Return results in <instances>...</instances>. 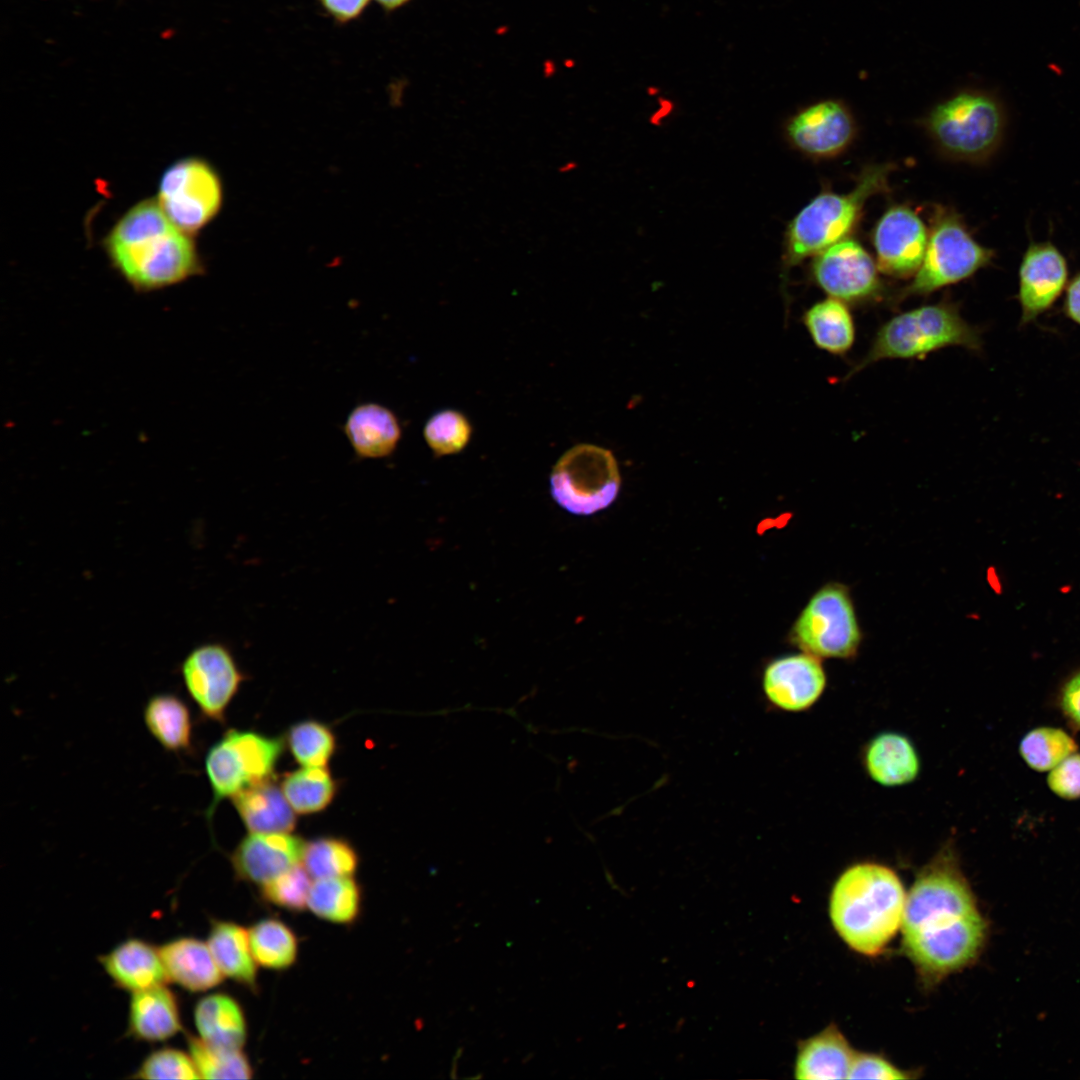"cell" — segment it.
Returning <instances> with one entry per match:
<instances>
[{
	"label": "cell",
	"instance_id": "cell-1",
	"mask_svg": "<svg viewBox=\"0 0 1080 1080\" xmlns=\"http://www.w3.org/2000/svg\"><path fill=\"white\" fill-rule=\"evenodd\" d=\"M901 931L905 954L928 982L959 971L980 952L986 924L951 839L917 874Z\"/></svg>",
	"mask_w": 1080,
	"mask_h": 1080
},
{
	"label": "cell",
	"instance_id": "cell-2",
	"mask_svg": "<svg viewBox=\"0 0 1080 1080\" xmlns=\"http://www.w3.org/2000/svg\"><path fill=\"white\" fill-rule=\"evenodd\" d=\"M104 246L115 269L139 291L166 288L201 271L191 235L175 226L155 200L130 208Z\"/></svg>",
	"mask_w": 1080,
	"mask_h": 1080
},
{
	"label": "cell",
	"instance_id": "cell-3",
	"mask_svg": "<svg viewBox=\"0 0 1080 1080\" xmlns=\"http://www.w3.org/2000/svg\"><path fill=\"white\" fill-rule=\"evenodd\" d=\"M907 893L891 867L861 861L837 877L829 899L831 923L855 952L879 955L901 929Z\"/></svg>",
	"mask_w": 1080,
	"mask_h": 1080
},
{
	"label": "cell",
	"instance_id": "cell-4",
	"mask_svg": "<svg viewBox=\"0 0 1080 1080\" xmlns=\"http://www.w3.org/2000/svg\"><path fill=\"white\" fill-rule=\"evenodd\" d=\"M893 169L891 163L868 165L862 169L850 192L822 191L794 216L784 233V282L791 268L848 238L858 224L867 200L887 191L888 177Z\"/></svg>",
	"mask_w": 1080,
	"mask_h": 1080
},
{
	"label": "cell",
	"instance_id": "cell-5",
	"mask_svg": "<svg viewBox=\"0 0 1080 1080\" xmlns=\"http://www.w3.org/2000/svg\"><path fill=\"white\" fill-rule=\"evenodd\" d=\"M981 345L978 329L962 317L958 304L942 299L898 313L884 322L866 354L845 379L878 361L919 359L948 347L979 351Z\"/></svg>",
	"mask_w": 1080,
	"mask_h": 1080
},
{
	"label": "cell",
	"instance_id": "cell-6",
	"mask_svg": "<svg viewBox=\"0 0 1080 1080\" xmlns=\"http://www.w3.org/2000/svg\"><path fill=\"white\" fill-rule=\"evenodd\" d=\"M923 125L945 156L982 163L991 158L1002 143L1005 114L993 96L965 90L934 106Z\"/></svg>",
	"mask_w": 1080,
	"mask_h": 1080
},
{
	"label": "cell",
	"instance_id": "cell-7",
	"mask_svg": "<svg viewBox=\"0 0 1080 1080\" xmlns=\"http://www.w3.org/2000/svg\"><path fill=\"white\" fill-rule=\"evenodd\" d=\"M923 261L913 280L891 296L896 306L909 297L927 296L973 276L991 264L993 249L981 245L952 208L935 206Z\"/></svg>",
	"mask_w": 1080,
	"mask_h": 1080
},
{
	"label": "cell",
	"instance_id": "cell-8",
	"mask_svg": "<svg viewBox=\"0 0 1080 1080\" xmlns=\"http://www.w3.org/2000/svg\"><path fill=\"white\" fill-rule=\"evenodd\" d=\"M284 751L281 737L250 730L230 729L214 743L205 757V772L212 791L206 817H213L216 807L246 788L270 779Z\"/></svg>",
	"mask_w": 1080,
	"mask_h": 1080
},
{
	"label": "cell",
	"instance_id": "cell-9",
	"mask_svg": "<svg viewBox=\"0 0 1080 1080\" xmlns=\"http://www.w3.org/2000/svg\"><path fill=\"white\" fill-rule=\"evenodd\" d=\"M550 485L554 500L562 508L572 514L590 515L613 503L621 477L610 450L582 443L559 458L552 469Z\"/></svg>",
	"mask_w": 1080,
	"mask_h": 1080
},
{
	"label": "cell",
	"instance_id": "cell-10",
	"mask_svg": "<svg viewBox=\"0 0 1080 1080\" xmlns=\"http://www.w3.org/2000/svg\"><path fill=\"white\" fill-rule=\"evenodd\" d=\"M792 640L803 652L820 659L855 656L861 631L847 588L838 583L821 587L794 623Z\"/></svg>",
	"mask_w": 1080,
	"mask_h": 1080
},
{
	"label": "cell",
	"instance_id": "cell-11",
	"mask_svg": "<svg viewBox=\"0 0 1080 1080\" xmlns=\"http://www.w3.org/2000/svg\"><path fill=\"white\" fill-rule=\"evenodd\" d=\"M157 202L170 221L192 234L217 214L222 186L215 170L198 158L181 159L162 174Z\"/></svg>",
	"mask_w": 1080,
	"mask_h": 1080
},
{
	"label": "cell",
	"instance_id": "cell-12",
	"mask_svg": "<svg viewBox=\"0 0 1080 1080\" xmlns=\"http://www.w3.org/2000/svg\"><path fill=\"white\" fill-rule=\"evenodd\" d=\"M810 275L816 286L829 297L849 306L876 304L885 296V285L879 277L876 261L859 242L850 238L815 255Z\"/></svg>",
	"mask_w": 1080,
	"mask_h": 1080
},
{
	"label": "cell",
	"instance_id": "cell-13",
	"mask_svg": "<svg viewBox=\"0 0 1080 1080\" xmlns=\"http://www.w3.org/2000/svg\"><path fill=\"white\" fill-rule=\"evenodd\" d=\"M179 671L201 715L224 723L227 709L246 679L230 648L220 642L201 644L187 654Z\"/></svg>",
	"mask_w": 1080,
	"mask_h": 1080
},
{
	"label": "cell",
	"instance_id": "cell-14",
	"mask_svg": "<svg viewBox=\"0 0 1080 1080\" xmlns=\"http://www.w3.org/2000/svg\"><path fill=\"white\" fill-rule=\"evenodd\" d=\"M856 135L855 119L840 100L826 99L794 114L785 124V136L798 152L813 159L843 153Z\"/></svg>",
	"mask_w": 1080,
	"mask_h": 1080
},
{
	"label": "cell",
	"instance_id": "cell-15",
	"mask_svg": "<svg viewBox=\"0 0 1080 1080\" xmlns=\"http://www.w3.org/2000/svg\"><path fill=\"white\" fill-rule=\"evenodd\" d=\"M929 230L917 213L905 205L890 207L872 235L879 272L906 279L915 275L926 251Z\"/></svg>",
	"mask_w": 1080,
	"mask_h": 1080
},
{
	"label": "cell",
	"instance_id": "cell-16",
	"mask_svg": "<svg viewBox=\"0 0 1080 1080\" xmlns=\"http://www.w3.org/2000/svg\"><path fill=\"white\" fill-rule=\"evenodd\" d=\"M762 684L768 702L776 709L799 713L811 709L823 696L827 675L820 658L803 652L771 662Z\"/></svg>",
	"mask_w": 1080,
	"mask_h": 1080
},
{
	"label": "cell",
	"instance_id": "cell-17",
	"mask_svg": "<svg viewBox=\"0 0 1080 1080\" xmlns=\"http://www.w3.org/2000/svg\"><path fill=\"white\" fill-rule=\"evenodd\" d=\"M1067 278L1068 266L1060 250L1050 241H1031L1019 267L1022 322L1049 309L1064 290Z\"/></svg>",
	"mask_w": 1080,
	"mask_h": 1080
},
{
	"label": "cell",
	"instance_id": "cell-18",
	"mask_svg": "<svg viewBox=\"0 0 1080 1080\" xmlns=\"http://www.w3.org/2000/svg\"><path fill=\"white\" fill-rule=\"evenodd\" d=\"M306 842L291 833H252L233 850L230 860L238 880L262 885L298 864Z\"/></svg>",
	"mask_w": 1080,
	"mask_h": 1080
},
{
	"label": "cell",
	"instance_id": "cell-19",
	"mask_svg": "<svg viewBox=\"0 0 1080 1080\" xmlns=\"http://www.w3.org/2000/svg\"><path fill=\"white\" fill-rule=\"evenodd\" d=\"M861 763L865 774L874 783L886 788L903 787L915 782L922 767L913 741L893 730L879 732L864 744Z\"/></svg>",
	"mask_w": 1080,
	"mask_h": 1080
},
{
	"label": "cell",
	"instance_id": "cell-20",
	"mask_svg": "<svg viewBox=\"0 0 1080 1080\" xmlns=\"http://www.w3.org/2000/svg\"><path fill=\"white\" fill-rule=\"evenodd\" d=\"M342 430L358 460L388 458L402 438V427L395 412L373 401L355 405Z\"/></svg>",
	"mask_w": 1080,
	"mask_h": 1080
},
{
	"label": "cell",
	"instance_id": "cell-21",
	"mask_svg": "<svg viewBox=\"0 0 1080 1080\" xmlns=\"http://www.w3.org/2000/svg\"><path fill=\"white\" fill-rule=\"evenodd\" d=\"M98 961L113 984L129 993L170 983L159 947L141 938L121 941Z\"/></svg>",
	"mask_w": 1080,
	"mask_h": 1080
},
{
	"label": "cell",
	"instance_id": "cell-22",
	"mask_svg": "<svg viewBox=\"0 0 1080 1080\" xmlns=\"http://www.w3.org/2000/svg\"><path fill=\"white\" fill-rule=\"evenodd\" d=\"M183 1031L180 1005L166 984L131 993L127 1035L136 1041L160 1043Z\"/></svg>",
	"mask_w": 1080,
	"mask_h": 1080
},
{
	"label": "cell",
	"instance_id": "cell-23",
	"mask_svg": "<svg viewBox=\"0 0 1080 1080\" xmlns=\"http://www.w3.org/2000/svg\"><path fill=\"white\" fill-rule=\"evenodd\" d=\"M158 947L170 983L190 993L206 992L222 983L224 975L206 941L181 936Z\"/></svg>",
	"mask_w": 1080,
	"mask_h": 1080
},
{
	"label": "cell",
	"instance_id": "cell-24",
	"mask_svg": "<svg viewBox=\"0 0 1080 1080\" xmlns=\"http://www.w3.org/2000/svg\"><path fill=\"white\" fill-rule=\"evenodd\" d=\"M855 1054L842 1032L831 1024L798 1043L794 1077L809 1080L848 1078Z\"/></svg>",
	"mask_w": 1080,
	"mask_h": 1080
},
{
	"label": "cell",
	"instance_id": "cell-25",
	"mask_svg": "<svg viewBox=\"0 0 1080 1080\" xmlns=\"http://www.w3.org/2000/svg\"><path fill=\"white\" fill-rule=\"evenodd\" d=\"M231 799L249 832L291 833L296 827V812L281 787L271 778L246 788Z\"/></svg>",
	"mask_w": 1080,
	"mask_h": 1080
},
{
	"label": "cell",
	"instance_id": "cell-26",
	"mask_svg": "<svg viewBox=\"0 0 1080 1080\" xmlns=\"http://www.w3.org/2000/svg\"><path fill=\"white\" fill-rule=\"evenodd\" d=\"M198 1037L225 1048L242 1049L247 1040V1021L240 1003L223 992L201 997L193 1009Z\"/></svg>",
	"mask_w": 1080,
	"mask_h": 1080
},
{
	"label": "cell",
	"instance_id": "cell-27",
	"mask_svg": "<svg viewBox=\"0 0 1080 1080\" xmlns=\"http://www.w3.org/2000/svg\"><path fill=\"white\" fill-rule=\"evenodd\" d=\"M206 942L224 977L257 991L258 964L248 929L233 921L212 919Z\"/></svg>",
	"mask_w": 1080,
	"mask_h": 1080
},
{
	"label": "cell",
	"instance_id": "cell-28",
	"mask_svg": "<svg viewBox=\"0 0 1080 1080\" xmlns=\"http://www.w3.org/2000/svg\"><path fill=\"white\" fill-rule=\"evenodd\" d=\"M150 735L167 752L181 755L193 751V720L189 706L176 694L152 695L143 710Z\"/></svg>",
	"mask_w": 1080,
	"mask_h": 1080
},
{
	"label": "cell",
	"instance_id": "cell-29",
	"mask_svg": "<svg viewBox=\"0 0 1080 1080\" xmlns=\"http://www.w3.org/2000/svg\"><path fill=\"white\" fill-rule=\"evenodd\" d=\"M802 321L813 343L819 349L844 356L853 347L856 326L849 305L828 297L814 303L803 314Z\"/></svg>",
	"mask_w": 1080,
	"mask_h": 1080
},
{
	"label": "cell",
	"instance_id": "cell-30",
	"mask_svg": "<svg viewBox=\"0 0 1080 1080\" xmlns=\"http://www.w3.org/2000/svg\"><path fill=\"white\" fill-rule=\"evenodd\" d=\"M362 893L352 876L328 877L312 882L307 908L320 919L350 924L361 911Z\"/></svg>",
	"mask_w": 1080,
	"mask_h": 1080
},
{
	"label": "cell",
	"instance_id": "cell-31",
	"mask_svg": "<svg viewBox=\"0 0 1080 1080\" xmlns=\"http://www.w3.org/2000/svg\"><path fill=\"white\" fill-rule=\"evenodd\" d=\"M286 799L300 815L323 811L333 801L337 784L327 767H307L286 773L280 785Z\"/></svg>",
	"mask_w": 1080,
	"mask_h": 1080
},
{
	"label": "cell",
	"instance_id": "cell-32",
	"mask_svg": "<svg viewBox=\"0 0 1080 1080\" xmlns=\"http://www.w3.org/2000/svg\"><path fill=\"white\" fill-rule=\"evenodd\" d=\"M253 957L266 969L281 971L294 965L298 956V940L294 931L283 921L264 918L249 929Z\"/></svg>",
	"mask_w": 1080,
	"mask_h": 1080
},
{
	"label": "cell",
	"instance_id": "cell-33",
	"mask_svg": "<svg viewBox=\"0 0 1080 1080\" xmlns=\"http://www.w3.org/2000/svg\"><path fill=\"white\" fill-rule=\"evenodd\" d=\"M302 860L314 879L353 876L359 865L355 848L338 837H320L306 842Z\"/></svg>",
	"mask_w": 1080,
	"mask_h": 1080
},
{
	"label": "cell",
	"instance_id": "cell-34",
	"mask_svg": "<svg viewBox=\"0 0 1080 1080\" xmlns=\"http://www.w3.org/2000/svg\"><path fill=\"white\" fill-rule=\"evenodd\" d=\"M190 1053L201 1079H250L253 1069L242 1049L214 1046L198 1036L185 1033Z\"/></svg>",
	"mask_w": 1080,
	"mask_h": 1080
},
{
	"label": "cell",
	"instance_id": "cell-35",
	"mask_svg": "<svg viewBox=\"0 0 1080 1080\" xmlns=\"http://www.w3.org/2000/svg\"><path fill=\"white\" fill-rule=\"evenodd\" d=\"M1077 750V742L1069 733L1052 726L1031 729L1019 742L1020 756L1038 772L1050 771Z\"/></svg>",
	"mask_w": 1080,
	"mask_h": 1080
},
{
	"label": "cell",
	"instance_id": "cell-36",
	"mask_svg": "<svg viewBox=\"0 0 1080 1080\" xmlns=\"http://www.w3.org/2000/svg\"><path fill=\"white\" fill-rule=\"evenodd\" d=\"M287 744L294 759L302 766L327 767L335 753L336 738L326 724L303 720L289 728Z\"/></svg>",
	"mask_w": 1080,
	"mask_h": 1080
},
{
	"label": "cell",
	"instance_id": "cell-37",
	"mask_svg": "<svg viewBox=\"0 0 1080 1080\" xmlns=\"http://www.w3.org/2000/svg\"><path fill=\"white\" fill-rule=\"evenodd\" d=\"M471 435L472 426L467 417L453 409L434 413L423 429L425 442L437 457L461 452Z\"/></svg>",
	"mask_w": 1080,
	"mask_h": 1080
},
{
	"label": "cell",
	"instance_id": "cell-38",
	"mask_svg": "<svg viewBox=\"0 0 1080 1080\" xmlns=\"http://www.w3.org/2000/svg\"><path fill=\"white\" fill-rule=\"evenodd\" d=\"M312 877L299 863L262 884V898L277 907L301 912L307 907Z\"/></svg>",
	"mask_w": 1080,
	"mask_h": 1080
},
{
	"label": "cell",
	"instance_id": "cell-39",
	"mask_svg": "<svg viewBox=\"0 0 1080 1080\" xmlns=\"http://www.w3.org/2000/svg\"><path fill=\"white\" fill-rule=\"evenodd\" d=\"M133 1079H201L187 1051L162 1047L151 1051L130 1076Z\"/></svg>",
	"mask_w": 1080,
	"mask_h": 1080
},
{
	"label": "cell",
	"instance_id": "cell-40",
	"mask_svg": "<svg viewBox=\"0 0 1080 1080\" xmlns=\"http://www.w3.org/2000/svg\"><path fill=\"white\" fill-rule=\"evenodd\" d=\"M1047 785L1061 799H1080V752L1071 754L1051 769Z\"/></svg>",
	"mask_w": 1080,
	"mask_h": 1080
},
{
	"label": "cell",
	"instance_id": "cell-41",
	"mask_svg": "<svg viewBox=\"0 0 1080 1080\" xmlns=\"http://www.w3.org/2000/svg\"><path fill=\"white\" fill-rule=\"evenodd\" d=\"M912 1075L883 1056L873 1053H856L849 1079H908Z\"/></svg>",
	"mask_w": 1080,
	"mask_h": 1080
},
{
	"label": "cell",
	"instance_id": "cell-42",
	"mask_svg": "<svg viewBox=\"0 0 1080 1080\" xmlns=\"http://www.w3.org/2000/svg\"><path fill=\"white\" fill-rule=\"evenodd\" d=\"M1054 703L1071 729L1080 733V667L1059 685Z\"/></svg>",
	"mask_w": 1080,
	"mask_h": 1080
},
{
	"label": "cell",
	"instance_id": "cell-43",
	"mask_svg": "<svg viewBox=\"0 0 1080 1080\" xmlns=\"http://www.w3.org/2000/svg\"><path fill=\"white\" fill-rule=\"evenodd\" d=\"M370 0H320L321 5L339 22H348L362 14Z\"/></svg>",
	"mask_w": 1080,
	"mask_h": 1080
},
{
	"label": "cell",
	"instance_id": "cell-44",
	"mask_svg": "<svg viewBox=\"0 0 1080 1080\" xmlns=\"http://www.w3.org/2000/svg\"><path fill=\"white\" fill-rule=\"evenodd\" d=\"M1064 308L1068 317L1080 324V272L1067 287Z\"/></svg>",
	"mask_w": 1080,
	"mask_h": 1080
},
{
	"label": "cell",
	"instance_id": "cell-45",
	"mask_svg": "<svg viewBox=\"0 0 1080 1080\" xmlns=\"http://www.w3.org/2000/svg\"><path fill=\"white\" fill-rule=\"evenodd\" d=\"M380 6L386 10H394L403 6L409 0H375Z\"/></svg>",
	"mask_w": 1080,
	"mask_h": 1080
}]
</instances>
